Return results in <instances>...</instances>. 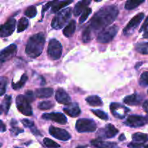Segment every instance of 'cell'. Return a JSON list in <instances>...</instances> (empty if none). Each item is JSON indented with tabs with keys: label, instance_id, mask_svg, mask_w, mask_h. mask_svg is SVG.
Masks as SVG:
<instances>
[{
	"label": "cell",
	"instance_id": "6da1fadb",
	"mask_svg": "<svg viewBox=\"0 0 148 148\" xmlns=\"http://www.w3.org/2000/svg\"><path fill=\"white\" fill-rule=\"evenodd\" d=\"M118 14V7L114 4L107 5L98 10L82 33V38L84 43L90 41L98 31H103V29L114 23Z\"/></svg>",
	"mask_w": 148,
	"mask_h": 148
},
{
	"label": "cell",
	"instance_id": "7a4b0ae2",
	"mask_svg": "<svg viewBox=\"0 0 148 148\" xmlns=\"http://www.w3.org/2000/svg\"><path fill=\"white\" fill-rule=\"evenodd\" d=\"M45 45V36L43 33L33 35L27 40L25 46V53L31 58H36L42 53Z\"/></svg>",
	"mask_w": 148,
	"mask_h": 148
},
{
	"label": "cell",
	"instance_id": "3957f363",
	"mask_svg": "<svg viewBox=\"0 0 148 148\" xmlns=\"http://www.w3.org/2000/svg\"><path fill=\"white\" fill-rule=\"evenodd\" d=\"M72 10L71 7H67V8L64 9L59 12L52 20V27L56 30L62 29L65 25V24L69 21V18L72 15Z\"/></svg>",
	"mask_w": 148,
	"mask_h": 148
},
{
	"label": "cell",
	"instance_id": "277c9868",
	"mask_svg": "<svg viewBox=\"0 0 148 148\" xmlns=\"http://www.w3.org/2000/svg\"><path fill=\"white\" fill-rule=\"evenodd\" d=\"M75 127L78 132H93L96 130L97 126L94 120L90 119H80L77 121Z\"/></svg>",
	"mask_w": 148,
	"mask_h": 148
},
{
	"label": "cell",
	"instance_id": "5b68a950",
	"mask_svg": "<svg viewBox=\"0 0 148 148\" xmlns=\"http://www.w3.org/2000/svg\"><path fill=\"white\" fill-rule=\"evenodd\" d=\"M48 56L52 60L60 59L62 54V46L56 39H51L48 46Z\"/></svg>",
	"mask_w": 148,
	"mask_h": 148
},
{
	"label": "cell",
	"instance_id": "8992f818",
	"mask_svg": "<svg viewBox=\"0 0 148 148\" xmlns=\"http://www.w3.org/2000/svg\"><path fill=\"white\" fill-rule=\"evenodd\" d=\"M119 31V27L117 25H113L105 29L98 34L97 40L101 43H107L111 41L116 36Z\"/></svg>",
	"mask_w": 148,
	"mask_h": 148
},
{
	"label": "cell",
	"instance_id": "52a82bcc",
	"mask_svg": "<svg viewBox=\"0 0 148 148\" xmlns=\"http://www.w3.org/2000/svg\"><path fill=\"white\" fill-rule=\"evenodd\" d=\"M145 17V14L143 12L139 13L137 15L134 16L132 19L127 24V25L123 30V33L125 36H131L132 34L135 32L136 29L140 25V23L143 21Z\"/></svg>",
	"mask_w": 148,
	"mask_h": 148
},
{
	"label": "cell",
	"instance_id": "ba28073f",
	"mask_svg": "<svg viewBox=\"0 0 148 148\" xmlns=\"http://www.w3.org/2000/svg\"><path fill=\"white\" fill-rule=\"evenodd\" d=\"M16 106L17 109L25 116H32L33 111L30 106V102L23 95H17L16 98Z\"/></svg>",
	"mask_w": 148,
	"mask_h": 148
},
{
	"label": "cell",
	"instance_id": "9c48e42d",
	"mask_svg": "<svg viewBox=\"0 0 148 148\" xmlns=\"http://www.w3.org/2000/svg\"><path fill=\"white\" fill-rule=\"evenodd\" d=\"M147 124H148V116H143L138 115H131L127 118L126 121H124L125 125L134 128L143 127Z\"/></svg>",
	"mask_w": 148,
	"mask_h": 148
},
{
	"label": "cell",
	"instance_id": "30bf717a",
	"mask_svg": "<svg viewBox=\"0 0 148 148\" xmlns=\"http://www.w3.org/2000/svg\"><path fill=\"white\" fill-rule=\"evenodd\" d=\"M110 110L114 116L119 119H124L130 111V108L119 103H112L110 105Z\"/></svg>",
	"mask_w": 148,
	"mask_h": 148
},
{
	"label": "cell",
	"instance_id": "8fae6325",
	"mask_svg": "<svg viewBox=\"0 0 148 148\" xmlns=\"http://www.w3.org/2000/svg\"><path fill=\"white\" fill-rule=\"evenodd\" d=\"M16 26V20L15 19L11 17L4 24L1 26L0 29V36L1 38L8 37L11 36L14 31Z\"/></svg>",
	"mask_w": 148,
	"mask_h": 148
},
{
	"label": "cell",
	"instance_id": "7c38bea8",
	"mask_svg": "<svg viewBox=\"0 0 148 148\" xmlns=\"http://www.w3.org/2000/svg\"><path fill=\"white\" fill-rule=\"evenodd\" d=\"M49 131L52 137L59 140H62V141H67V140H70L72 137L67 131L63 130V129L57 128L53 126H51L49 127Z\"/></svg>",
	"mask_w": 148,
	"mask_h": 148
},
{
	"label": "cell",
	"instance_id": "4fadbf2b",
	"mask_svg": "<svg viewBox=\"0 0 148 148\" xmlns=\"http://www.w3.org/2000/svg\"><path fill=\"white\" fill-rule=\"evenodd\" d=\"M42 119L45 120H50L54 122L58 123L59 124H66L67 122V119L62 113L52 112L48 113V114H43L42 115Z\"/></svg>",
	"mask_w": 148,
	"mask_h": 148
},
{
	"label": "cell",
	"instance_id": "5bb4252c",
	"mask_svg": "<svg viewBox=\"0 0 148 148\" xmlns=\"http://www.w3.org/2000/svg\"><path fill=\"white\" fill-rule=\"evenodd\" d=\"M119 133V130L113 124H108L105 128L99 130L98 136L100 138H112Z\"/></svg>",
	"mask_w": 148,
	"mask_h": 148
},
{
	"label": "cell",
	"instance_id": "9a60e30c",
	"mask_svg": "<svg viewBox=\"0 0 148 148\" xmlns=\"http://www.w3.org/2000/svg\"><path fill=\"white\" fill-rule=\"evenodd\" d=\"M16 52H17V46L15 44L10 45L7 48L1 50V55H0L1 63L2 64L6 61L10 60L16 54Z\"/></svg>",
	"mask_w": 148,
	"mask_h": 148
},
{
	"label": "cell",
	"instance_id": "2e32d148",
	"mask_svg": "<svg viewBox=\"0 0 148 148\" xmlns=\"http://www.w3.org/2000/svg\"><path fill=\"white\" fill-rule=\"evenodd\" d=\"M55 98H56V101L61 104H64V105L68 106L71 103L70 96L62 88L57 89L56 95H55Z\"/></svg>",
	"mask_w": 148,
	"mask_h": 148
},
{
	"label": "cell",
	"instance_id": "e0dca14e",
	"mask_svg": "<svg viewBox=\"0 0 148 148\" xmlns=\"http://www.w3.org/2000/svg\"><path fill=\"white\" fill-rule=\"evenodd\" d=\"M64 112L71 117H77L80 114L81 110L76 103H70L63 108Z\"/></svg>",
	"mask_w": 148,
	"mask_h": 148
},
{
	"label": "cell",
	"instance_id": "ac0fdd59",
	"mask_svg": "<svg viewBox=\"0 0 148 148\" xmlns=\"http://www.w3.org/2000/svg\"><path fill=\"white\" fill-rule=\"evenodd\" d=\"M91 1L90 0H84V1H79L75 4V8H74V15L75 17H77L80 14H82L83 12L86 9H88V6L90 4Z\"/></svg>",
	"mask_w": 148,
	"mask_h": 148
},
{
	"label": "cell",
	"instance_id": "d6986e66",
	"mask_svg": "<svg viewBox=\"0 0 148 148\" xmlns=\"http://www.w3.org/2000/svg\"><path fill=\"white\" fill-rule=\"evenodd\" d=\"M143 98L138 94L134 93L132 95H127L124 98V103L130 106H137L140 105Z\"/></svg>",
	"mask_w": 148,
	"mask_h": 148
},
{
	"label": "cell",
	"instance_id": "ffe728a7",
	"mask_svg": "<svg viewBox=\"0 0 148 148\" xmlns=\"http://www.w3.org/2000/svg\"><path fill=\"white\" fill-rule=\"evenodd\" d=\"M53 90L50 88H38L35 91V95L39 98H50L53 95Z\"/></svg>",
	"mask_w": 148,
	"mask_h": 148
},
{
	"label": "cell",
	"instance_id": "44dd1931",
	"mask_svg": "<svg viewBox=\"0 0 148 148\" xmlns=\"http://www.w3.org/2000/svg\"><path fill=\"white\" fill-rule=\"evenodd\" d=\"M91 144L96 148H115L117 146L116 143L106 142L99 140H94L91 141Z\"/></svg>",
	"mask_w": 148,
	"mask_h": 148
},
{
	"label": "cell",
	"instance_id": "7402d4cb",
	"mask_svg": "<svg viewBox=\"0 0 148 148\" xmlns=\"http://www.w3.org/2000/svg\"><path fill=\"white\" fill-rule=\"evenodd\" d=\"M75 29H76V22L72 20L64 28L63 34L66 37H71L74 34V33H75Z\"/></svg>",
	"mask_w": 148,
	"mask_h": 148
},
{
	"label": "cell",
	"instance_id": "603a6c76",
	"mask_svg": "<svg viewBox=\"0 0 148 148\" xmlns=\"http://www.w3.org/2000/svg\"><path fill=\"white\" fill-rule=\"evenodd\" d=\"M85 101L91 106H101L103 105L102 100L98 95H90L87 97Z\"/></svg>",
	"mask_w": 148,
	"mask_h": 148
},
{
	"label": "cell",
	"instance_id": "cb8c5ba5",
	"mask_svg": "<svg viewBox=\"0 0 148 148\" xmlns=\"http://www.w3.org/2000/svg\"><path fill=\"white\" fill-rule=\"evenodd\" d=\"M132 139L133 142H134V143L144 144V143L148 141V135L146 134H144V133L137 132L133 134Z\"/></svg>",
	"mask_w": 148,
	"mask_h": 148
},
{
	"label": "cell",
	"instance_id": "d4e9b609",
	"mask_svg": "<svg viewBox=\"0 0 148 148\" xmlns=\"http://www.w3.org/2000/svg\"><path fill=\"white\" fill-rule=\"evenodd\" d=\"M12 103V97L10 95H5L4 100H3L2 103H1V113L4 111V114H7L10 110V106H11Z\"/></svg>",
	"mask_w": 148,
	"mask_h": 148
},
{
	"label": "cell",
	"instance_id": "484cf974",
	"mask_svg": "<svg viewBox=\"0 0 148 148\" xmlns=\"http://www.w3.org/2000/svg\"><path fill=\"white\" fill-rule=\"evenodd\" d=\"M71 3H72V1H55L54 4H53V7H52L51 8V12L53 13L59 11L61 9L64 8V7H66V6L69 5V4H71Z\"/></svg>",
	"mask_w": 148,
	"mask_h": 148
},
{
	"label": "cell",
	"instance_id": "4316f807",
	"mask_svg": "<svg viewBox=\"0 0 148 148\" xmlns=\"http://www.w3.org/2000/svg\"><path fill=\"white\" fill-rule=\"evenodd\" d=\"M28 20L26 17H21L18 20V23H17V33H21L24 31L28 27Z\"/></svg>",
	"mask_w": 148,
	"mask_h": 148
},
{
	"label": "cell",
	"instance_id": "83f0119b",
	"mask_svg": "<svg viewBox=\"0 0 148 148\" xmlns=\"http://www.w3.org/2000/svg\"><path fill=\"white\" fill-rule=\"evenodd\" d=\"M135 49L138 53L142 54H148V42L138 43L136 45Z\"/></svg>",
	"mask_w": 148,
	"mask_h": 148
},
{
	"label": "cell",
	"instance_id": "f1b7e54d",
	"mask_svg": "<svg viewBox=\"0 0 148 148\" xmlns=\"http://www.w3.org/2000/svg\"><path fill=\"white\" fill-rule=\"evenodd\" d=\"M27 80V76L25 75V74H24V75H22L20 80L19 81V82H17V83L12 82V86L13 89L14 90L20 89V88H23V87L24 86Z\"/></svg>",
	"mask_w": 148,
	"mask_h": 148
},
{
	"label": "cell",
	"instance_id": "f546056e",
	"mask_svg": "<svg viewBox=\"0 0 148 148\" xmlns=\"http://www.w3.org/2000/svg\"><path fill=\"white\" fill-rule=\"evenodd\" d=\"M143 3H144V1H127L125 3V9L127 10H133Z\"/></svg>",
	"mask_w": 148,
	"mask_h": 148
},
{
	"label": "cell",
	"instance_id": "4dcf8cb0",
	"mask_svg": "<svg viewBox=\"0 0 148 148\" xmlns=\"http://www.w3.org/2000/svg\"><path fill=\"white\" fill-rule=\"evenodd\" d=\"M53 106H54V104L51 101H42L38 104V108L40 110H49L52 107H53Z\"/></svg>",
	"mask_w": 148,
	"mask_h": 148
},
{
	"label": "cell",
	"instance_id": "1f68e13d",
	"mask_svg": "<svg viewBox=\"0 0 148 148\" xmlns=\"http://www.w3.org/2000/svg\"><path fill=\"white\" fill-rule=\"evenodd\" d=\"M36 14H37V10H36V6L34 5L29 7L25 12V15L30 18H33L34 17H36Z\"/></svg>",
	"mask_w": 148,
	"mask_h": 148
},
{
	"label": "cell",
	"instance_id": "d6a6232c",
	"mask_svg": "<svg viewBox=\"0 0 148 148\" xmlns=\"http://www.w3.org/2000/svg\"><path fill=\"white\" fill-rule=\"evenodd\" d=\"M92 114H95L97 117H98L101 119L104 120V121H107L108 119V114L106 113H105L104 111H101V110H98V109H92L91 110Z\"/></svg>",
	"mask_w": 148,
	"mask_h": 148
},
{
	"label": "cell",
	"instance_id": "836d02e7",
	"mask_svg": "<svg viewBox=\"0 0 148 148\" xmlns=\"http://www.w3.org/2000/svg\"><path fill=\"white\" fill-rule=\"evenodd\" d=\"M43 144L48 148H59L60 147V145L57 144L56 142L53 141V140L49 138L43 139Z\"/></svg>",
	"mask_w": 148,
	"mask_h": 148
},
{
	"label": "cell",
	"instance_id": "e575fe53",
	"mask_svg": "<svg viewBox=\"0 0 148 148\" xmlns=\"http://www.w3.org/2000/svg\"><path fill=\"white\" fill-rule=\"evenodd\" d=\"M91 12H92V9L90 8V7H88V9H86V10L83 12V13L81 14V17H79V24H82V23H85V22L86 21L87 19H88V17L90 16V14H91Z\"/></svg>",
	"mask_w": 148,
	"mask_h": 148
},
{
	"label": "cell",
	"instance_id": "d590c367",
	"mask_svg": "<svg viewBox=\"0 0 148 148\" xmlns=\"http://www.w3.org/2000/svg\"><path fill=\"white\" fill-rule=\"evenodd\" d=\"M7 79L4 77H1L0 79V87H1V96L4 95L5 93L6 89H7Z\"/></svg>",
	"mask_w": 148,
	"mask_h": 148
},
{
	"label": "cell",
	"instance_id": "8d00e7d4",
	"mask_svg": "<svg viewBox=\"0 0 148 148\" xmlns=\"http://www.w3.org/2000/svg\"><path fill=\"white\" fill-rule=\"evenodd\" d=\"M140 84L143 85H148V72H143L141 75Z\"/></svg>",
	"mask_w": 148,
	"mask_h": 148
},
{
	"label": "cell",
	"instance_id": "74e56055",
	"mask_svg": "<svg viewBox=\"0 0 148 148\" xmlns=\"http://www.w3.org/2000/svg\"><path fill=\"white\" fill-rule=\"evenodd\" d=\"M25 97L26 98V99L29 101V102H33L35 99L34 96V92L32 90H27L25 94Z\"/></svg>",
	"mask_w": 148,
	"mask_h": 148
},
{
	"label": "cell",
	"instance_id": "f35d334b",
	"mask_svg": "<svg viewBox=\"0 0 148 148\" xmlns=\"http://www.w3.org/2000/svg\"><path fill=\"white\" fill-rule=\"evenodd\" d=\"M22 123H23L25 127H27V128H32L34 126L33 121H31V120L27 119H24L22 120Z\"/></svg>",
	"mask_w": 148,
	"mask_h": 148
},
{
	"label": "cell",
	"instance_id": "ab89813d",
	"mask_svg": "<svg viewBox=\"0 0 148 148\" xmlns=\"http://www.w3.org/2000/svg\"><path fill=\"white\" fill-rule=\"evenodd\" d=\"M23 130H21V129L18 128V127H12L11 129V132L14 135H17V134H19L21 132H23Z\"/></svg>",
	"mask_w": 148,
	"mask_h": 148
},
{
	"label": "cell",
	"instance_id": "60d3db41",
	"mask_svg": "<svg viewBox=\"0 0 148 148\" xmlns=\"http://www.w3.org/2000/svg\"><path fill=\"white\" fill-rule=\"evenodd\" d=\"M143 145H144V144H140V143L132 142V143H130V144L128 145V147L129 148H141Z\"/></svg>",
	"mask_w": 148,
	"mask_h": 148
},
{
	"label": "cell",
	"instance_id": "b9f144b4",
	"mask_svg": "<svg viewBox=\"0 0 148 148\" xmlns=\"http://www.w3.org/2000/svg\"><path fill=\"white\" fill-rule=\"evenodd\" d=\"M55 1H49V2H48L47 4H46V5L44 6V7H43V10H42V12H43V14L44 13V12L46 11V10H47L49 8V7H51V6H53V4H54Z\"/></svg>",
	"mask_w": 148,
	"mask_h": 148
},
{
	"label": "cell",
	"instance_id": "7bdbcfd3",
	"mask_svg": "<svg viewBox=\"0 0 148 148\" xmlns=\"http://www.w3.org/2000/svg\"><path fill=\"white\" fill-rule=\"evenodd\" d=\"M147 25H148V17H147V18H146V20H145V21L144 24H143V26L141 27V29L140 30V32H142V31H143V30H145V29L146 28V27H147Z\"/></svg>",
	"mask_w": 148,
	"mask_h": 148
},
{
	"label": "cell",
	"instance_id": "ee69618b",
	"mask_svg": "<svg viewBox=\"0 0 148 148\" xmlns=\"http://www.w3.org/2000/svg\"><path fill=\"white\" fill-rule=\"evenodd\" d=\"M143 109L145 110V111L147 114H148V100L145 101L144 103H143Z\"/></svg>",
	"mask_w": 148,
	"mask_h": 148
},
{
	"label": "cell",
	"instance_id": "f6af8a7d",
	"mask_svg": "<svg viewBox=\"0 0 148 148\" xmlns=\"http://www.w3.org/2000/svg\"><path fill=\"white\" fill-rule=\"evenodd\" d=\"M143 38H144L148 39V25L146 27V28L145 29L144 33H143Z\"/></svg>",
	"mask_w": 148,
	"mask_h": 148
},
{
	"label": "cell",
	"instance_id": "bcb514c9",
	"mask_svg": "<svg viewBox=\"0 0 148 148\" xmlns=\"http://www.w3.org/2000/svg\"><path fill=\"white\" fill-rule=\"evenodd\" d=\"M1 121V132H4L6 131V127L2 121Z\"/></svg>",
	"mask_w": 148,
	"mask_h": 148
},
{
	"label": "cell",
	"instance_id": "7dc6e473",
	"mask_svg": "<svg viewBox=\"0 0 148 148\" xmlns=\"http://www.w3.org/2000/svg\"><path fill=\"white\" fill-rule=\"evenodd\" d=\"M125 136H124V134H121V135L119 136V140H120V141H124V140H125Z\"/></svg>",
	"mask_w": 148,
	"mask_h": 148
},
{
	"label": "cell",
	"instance_id": "c3c4849f",
	"mask_svg": "<svg viewBox=\"0 0 148 148\" xmlns=\"http://www.w3.org/2000/svg\"><path fill=\"white\" fill-rule=\"evenodd\" d=\"M32 132H33V134H36V135L38 134V135H39V136H41V134H40V132H38L37 130H36V128H35L34 130H32Z\"/></svg>",
	"mask_w": 148,
	"mask_h": 148
},
{
	"label": "cell",
	"instance_id": "681fc988",
	"mask_svg": "<svg viewBox=\"0 0 148 148\" xmlns=\"http://www.w3.org/2000/svg\"><path fill=\"white\" fill-rule=\"evenodd\" d=\"M87 146L85 145V146H78V147H77L76 148H86Z\"/></svg>",
	"mask_w": 148,
	"mask_h": 148
},
{
	"label": "cell",
	"instance_id": "f907efd6",
	"mask_svg": "<svg viewBox=\"0 0 148 148\" xmlns=\"http://www.w3.org/2000/svg\"><path fill=\"white\" fill-rule=\"evenodd\" d=\"M144 148H148V145H145V146Z\"/></svg>",
	"mask_w": 148,
	"mask_h": 148
},
{
	"label": "cell",
	"instance_id": "816d5d0a",
	"mask_svg": "<svg viewBox=\"0 0 148 148\" xmlns=\"http://www.w3.org/2000/svg\"><path fill=\"white\" fill-rule=\"evenodd\" d=\"M147 94H148V90H147Z\"/></svg>",
	"mask_w": 148,
	"mask_h": 148
}]
</instances>
